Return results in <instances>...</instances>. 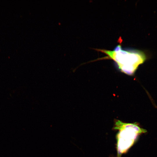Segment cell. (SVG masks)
<instances>
[{
    "label": "cell",
    "instance_id": "obj_1",
    "mask_svg": "<svg viewBox=\"0 0 157 157\" xmlns=\"http://www.w3.org/2000/svg\"><path fill=\"white\" fill-rule=\"evenodd\" d=\"M97 50L106 54L108 58L116 62L122 72L129 75H133L139 65L146 59L142 51L137 50H123L121 44L117 45L113 51L101 49Z\"/></svg>",
    "mask_w": 157,
    "mask_h": 157
},
{
    "label": "cell",
    "instance_id": "obj_2",
    "mask_svg": "<svg viewBox=\"0 0 157 157\" xmlns=\"http://www.w3.org/2000/svg\"><path fill=\"white\" fill-rule=\"evenodd\" d=\"M114 129L119 131L117 136L118 157L132 145L137 136L146 132L137 123H126L119 120L115 122Z\"/></svg>",
    "mask_w": 157,
    "mask_h": 157
}]
</instances>
